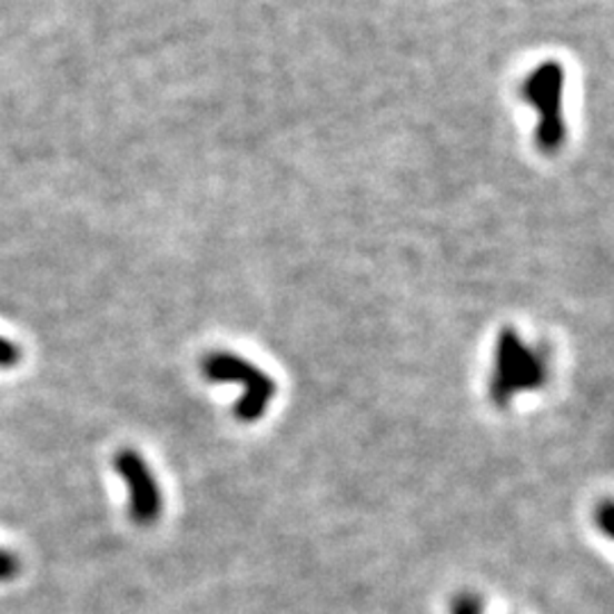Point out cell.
I'll return each instance as SVG.
<instances>
[{"label": "cell", "instance_id": "obj_1", "mask_svg": "<svg viewBox=\"0 0 614 614\" xmlns=\"http://www.w3.org/2000/svg\"><path fill=\"white\" fill-rule=\"evenodd\" d=\"M548 380V353L542 346H526L515 328H503L496 344V372L489 396L505 407L512 396L539 389Z\"/></svg>", "mask_w": 614, "mask_h": 614}, {"label": "cell", "instance_id": "obj_2", "mask_svg": "<svg viewBox=\"0 0 614 614\" xmlns=\"http://www.w3.org/2000/svg\"><path fill=\"white\" fill-rule=\"evenodd\" d=\"M562 93H565V69L559 62L539 65L524 85L526 102L537 110L535 143L548 156L559 150L567 137L565 117H562Z\"/></svg>", "mask_w": 614, "mask_h": 614}, {"label": "cell", "instance_id": "obj_3", "mask_svg": "<svg viewBox=\"0 0 614 614\" xmlns=\"http://www.w3.org/2000/svg\"><path fill=\"white\" fill-rule=\"evenodd\" d=\"M202 374L212 383L244 385V396L235 407V415L241 422L260 419L267 413L269 400L276 396L274 378L232 353H210L202 360Z\"/></svg>", "mask_w": 614, "mask_h": 614}, {"label": "cell", "instance_id": "obj_4", "mask_svg": "<svg viewBox=\"0 0 614 614\" xmlns=\"http://www.w3.org/2000/svg\"><path fill=\"white\" fill-rule=\"evenodd\" d=\"M115 469L128 485L132 522L141 526L158 522L162 512V494L148 465L143 463V457L130 448L119 450L115 457Z\"/></svg>", "mask_w": 614, "mask_h": 614}, {"label": "cell", "instance_id": "obj_5", "mask_svg": "<svg viewBox=\"0 0 614 614\" xmlns=\"http://www.w3.org/2000/svg\"><path fill=\"white\" fill-rule=\"evenodd\" d=\"M450 612L453 614H483V601L476 594L463 592L453 598Z\"/></svg>", "mask_w": 614, "mask_h": 614}, {"label": "cell", "instance_id": "obj_6", "mask_svg": "<svg viewBox=\"0 0 614 614\" xmlns=\"http://www.w3.org/2000/svg\"><path fill=\"white\" fill-rule=\"evenodd\" d=\"M19 570H21L19 557L6 548H0V583L12 581L19 574Z\"/></svg>", "mask_w": 614, "mask_h": 614}, {"label": "cell", "instance_id": "obj_7", "mask_svg": "<svg viewBox=\"0 0 614 614\" xmlns=\"http://www.w3.org/2000/svg\"><path fill=\"white\" fill-rule=\"evenodd\" d=\"M19 360H21V348L8 341L6 337H0V369H10L19 365Z\"/></svg>", "mask_w": 614, "mask_h": 614}, {"label": "cell", "instance_id": "obj_8", "mask_svg": "<svg viewBox=\"0 0 614 614\" xmlns=\"http://www.w3.org/2000/svg\"><path fill=\"white\" fill-rule=\"evenodd\" d=\"M596 522L601 526V533L603 535H612V503L605 501L598 512H596Z\"/></svg>", "mask_w": 614, "mask_h": 614}]
</instances>
